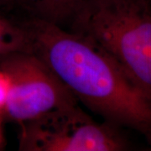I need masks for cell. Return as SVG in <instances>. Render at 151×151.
Returning a JSON list of instances; mask_svg holds the SVG:
<instances>
[{"mask_svg": "<svg viewBox=\"0 0 151 151\" xmlns=\"http://www.w3.org/2000/svg\"><path fill=\"white\" fill-rule=\"evenodd\" d=\"M24 26L29 51L54 70L77 101L114 126L151 142V95L98 45L81 34L30 19Z\"/></svg>", "mask_w": 151, "mask_h": 151, "instance_id": "obj_1", "label": "cell"}, {"mask_svg": "<svg viewBox=\"0 0 151 151\" xmlns=\"http://www.w3.org/2000/svg\"><path fill=\"white\" fill-rule=\"evenodd\" d=\"M10 90V80L5 71L0 69V113H3Z\"/></svg>", "mask_w": 151, "mask_h": 151, "instance_id": "obj_7", "label": "cell"}, {"mask_svg": "<svg viewBox=\"0 0 151 151\" xmlns=\"http://www.w3.org/2000/svg\"><path fill=\"white\" fill-rule=\"evenodd\" d=\"M12 4V0H0V7L9 5Z\"/></svg>", "mask_w": 151, "mask_h": 151, "instance_id": "obj_8", "label": "cell"}, {"mask_svg": "<svg viewBox=\"0 0 151 151\" xmlns=\"http://www.w3.org/2000/svg\"><path fill=\"white\" fill-rule=\"evenodd\" d=\"M69 27L103 49L151 95V0H87Z\"/></svg>", "mask_w": 151, "mask_h": 151, "instance_id": "obj_2", "label": "cell"}, {"mask_svg": "<svg viewBox=\"0 0 151 151\" xmlns=\"http://www.w3.org/2000/svg\"><path fill=\"white\" fill-rule=\"evenodd\" d=\"M87 0H12L26 10L30 19L68 27Z\"/></svg>", "mask_w": 151, "mask_h": 151, "instance_id": "obj_5", "label": "cell"}, {"mask_svg": "<svg viewBox=\"0 0 151 151\" xmlns=\"http://www.w3.org/2000/svg\"><path fill=\"white\" fill-rule=\"evenodd\" d=\"M19 150L119 151L127 143L116 126L97 123L77 104L58 108L20 124Z\"/></svg>", "mask_w": 151, "mask_h": 151, "instance_id": "obj_3", "label": "cell"}, {"mask_svg": "<svg viewBox=\"0 0 151 151\" xmlns=\"http://www.w3.org/2000/svg\"><path fill=\"white\" fill-rule=\"evenodd\" d=\"M1 139H2V137H1V129H0V142H1Z\"/></svg>", "mask_w": 151, "mask_h": 151, "instance_id": "obj_9", "label": "cell"}, {"mask_svg": "<svg viewBox=\"0 0 151 151\" xmlns=\"http://www.w3.org/2000/svg\"><path fill=\"white\" fill-rule=\"evenodd\" d=\"M29 50L26 28L18 25L0 14V55Z\"/></svg>", "mask_w": 151, "mask_h": 151, "instance_id": "obj_6", "label": "cell"}, {"mask_svg": "<svg viewBox=\"0 0 151 151\" xmlns=\"http://www.w3.org/2000/svg\"><path fill=\"white\" fill-rule=\"evenodd\" d=\"M0 69L10 80V90L3 113L23 124L78 101L43 60L31 51L0 55Z\"/></svg>", "mask_w": 151, "mask_h": 151, "instance_id": "obj_4", "label": "cell"}]
</instances>
